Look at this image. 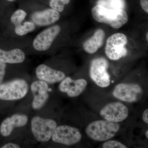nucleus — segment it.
<instances>
[{"instance_id": "nucleus-16", "label": "nucleus", "mask_w": 148, "mask_h": 148, "mask_svg": "<svg viewBox=\"0 0 148 148\" xmlns=\"http://www.w3.org/2000/svg\"><path fill=\"white\" fill-rule=\"evenodd\" d=\"M105 36V32L103 29L96 30L93 36L84 43L83 47L85 51L90 54L97 52L103 45Z\"/></svg>"}, {"instance_id": "nucleus-4", "label": "nucleus", "mask_w": 148, "mask_h": 148, "mask_svg": "<svg viewBox=\"0 0 148 148\" xmlns=\"http://www.w3.org/2000/svg\"><path fill=\"white\" fill-rule=\"evenodd\" d=\"M32 131L35 139L42 143L48 142L52 137L57 123L54 120L34 117L31 121Z\"/></svg>"}, {"instance_id": "nucleus-22", "label": "nucleus", "mask_w": 148, "mask_h": 148, "mask_svg": "<svg viewBox=\"0 0 148 148\" xmlns=\"http://www.w3.org/2000/svg\"><path fill=\"white\" fill-rule=\"evenodd\" d=\"M103 148H127V147L120 142L116 140H109L102 145Z\"/></svg>"}, {"instance_id": "nucleus-26", "label": "nucleus", "mask_w": 148, "mask_h": 148, "mask_svg": "<svg viewBox=\"0 0 148 148\" xmlns=\"http://www.w3.org/2000/svg\"><path fill=\"white\" fill-rule=\"evenodd\" d=\"M143 119L147 124H148V110L146 109L143 112Z\"/></svg>"}, {"instance_id": "nucleus-19", "label": "nucleus", "mask_w": 148, "mask_h": 148, "mask_svg": "<svg viewBox=\"0 0 148 148\" xmlns=\"http://www.w3.org/2000/svg\"><path fill=\"white\" fill-rule=\"evenodd\" d=\"M36 29V26L34 22L26 21L20 25L15 27V32L16 35L23 36L29 32H33Z\"/></svg>"}, {"instance_id": "nucleus-24", "label": "nucleus", "mask_w": 148, "mask_h": 148, "mask_svg": "<svg viewBox=\"0 0 148 148\" xmlns=\"http://www.w3.org/2000/svg\"><path fill=\"white\" fill-rule=\"evenodd\" d=\"M140 5L142 8L148 13V0H140Z\"/></svg>"}, {"instance_id": "nucleus-27", "label": "nucleus", "mask_w": 148, "mask_h": 148, "mask_svg": "<svg viewBox=\"0 0 148 148\" xmlns=\"http://www.w3.org/2000/svg\"><path fill=\"white\" fill-rule=\"evenodd\" d=\"M6 1H7L8 2L12 3L15 1L16 0H6Z\"/></svg>"}, {"instance_id": "nucleus-17", "label": "nucleus", "mask_w": 148, "mask_h": 148, "mask_svg": "<svg viewBox=\"0 0 148 148\" xmlns=\"http://www.w3.org/2000/svg\"><path fill=\"white\" fill-rule=\"evenodd\" d=\"M25 55L19 49L5 51L0 49V62L5 64H20L24 62Z\"/></svg>"}, {"instance_id": "nucleus-12", "label": "nucleus", "mask_w": 148, "mask_h": 148, "mask_svg": "<svg viewBox=\"0 0 148 148\" xmlns=\"http://www.w3.org/2000/svg\"><path fill=\"white\" fill-rule=\"evenodd\" d=\"M87 86V81L84 79L73 80L67 77L61 81L59 89L61 92H66L69 97L74 98L81 95Z\"/></svg>"}, {"instance_id": "nucleus-23", "label": "nucleus", "mask_w": 148, "mask_h": 148, "mask_svg": "<svg viewBox=\"0 0 148 148\" xmlns=\"http://www.w3.org/2000/svg\"><path fill=\"white\" fill-rule=\"evenodd\" d=\"M7 65L5 63L0 62V84L2 82L5 73Z\"/></svg>"}, {"instance_id": "nucleus-10", "label": "nucleus", "mask_w": 148, "mask_h": 148, "mask_svg": "<svg viewBox=\"0 0 148 148\" xmlns=\"http://www.w3.org/2000/svg\"><path fill=\"white\" fill-rule=\"evenodd\" d=\"M61 31L60 26L54 25L40 32L33 40L34 48L38 51H45L49 49Z\"/></svg>"}, {"instance_id": "nucleus-11", "label": "nucleus", "mask_w": 148, "mask_h": 148, "mask_svg": "<svg viewBox=\"0 0 148 148\" xmlns=\"http://www.w3.org/2000/svg\"><path fill=\"white\" fill-rule=\"evenodd\" d=\"M31 90L34 95L32 107L38 110L43 107L49 98V90L47 83L42 80L36 81L31 85Z\"/></svg>"}, {"instance_id": "nucleus-3", "label": "nucleus", "mask_w": 148, "mask_h": 148, "mask_svg": "<svg viewBox=\"0 0 148 148\" xmlns=\"http://www.w3.org/2000/svg\"><path fill=\"white\" fill-rule=\"evenodd\" d=\"M29 90V85L24 79H16L0 84V100L15 101L24 98Z\"/></svg>"}, {"instance_id": "nucleus-7", "label": "nucleus", "mask_w": 148, "mask_h": 148, "mask_svg": "<svg viewBox=\"0 0 148 148\" xmlns=\"http://www.w3.org/2000/svg\"><path fill=\"white\" fill-rule=\"evenodd\" d=\"M115 98L127 103H135L143 97V88L140 85L135 83H121L117 85L113 91Z\"/></svg>"}, {"instance_id": "nucleus-25", "label": "nucleus", "mask_w": 148, "mask_h": 148, "mask_svg": "<svg viewBox=\"0 0 148 148\" xmlns=\"http://www.w3.org/2000/svg\"><path fill=\"white\" fill-rule=\"evenodd\" d=\"M2 148H19L20 146L13 143H9L1 147Z\"/></svg>"}, {"instance_id": "nucleus-8", "label": "nucleus", "mask_w": 148, "mask_h": 148, "mask_svg": "<svg viewBox=\"0 0 148 148\" xmlns=\"http://www.w3.org/2000/svg\"><path fill=\"white\" fill-rule=\"evenodd\" d=\"M82 135L76 127L69 125L57 126L51 138L54 143L71 146L79 143Z\"/></svg>"}, {"instance_id": "nucleus-29", "label": "nucleus", "mask_w": 148, "mask_h": 148, "mask_svg": "<svg viewBox=\"0 0 148 148\" xmlns=\"http://www.w3.org/2000/svg\"><path fill=\"white\" fill-rule=\"evenodd\" d=\"M148 32H147V35H146V39H147V41H148Z\"/></svg>"}, {"instance_id": "nucleus-15", "label": "nucleus", "mask_w": 148, "mask_h": 148, "mask_svg": "<svg viewBox=\"0 0 148 148\" xmlns=\"http://www.w3.org/2000/svg\"><path fill=\"white\" fill-rule=\"evenodd\" d=\"M59 12L52 8H48L32 14L33 22L38 26H47L55 23L60 18Z\"/></svg>"}, {"instance_id": "nucleus-28", "label": "nucleus", "mask_w": 148, "mask_h": 148, "mask_svg": "<svg viewBox=\"0 0 148 148\" xmlns=\"http://www.w3.org/2000/svg\"><path fill=\"white\" fill-rule=\"evenodd\" d=\"M145 136L146 138H148V130H147V131H146L145 132Z\"/></svg>"}, {"instance_id": "nucleus-20", "label": "nucleus", "mask_w": 148, "mask_h": 148, "mask_svg": "<svg viewBox=\"0 0 148 148\" xmlns=\"http://www.w3.org/2000/svg\"><path fill=\"white\" fill-rule=\"evenodd\" d=\"M27 15V13L25 11L22 9L17 10L11 16V21L15 27H16L22 23Z\"/></svg>"}, {"instance_id": "nucleus-2", "label": "nucleus", "mask_w": 148, "mask_h": 148, "mask_svg": "<svg viewBox=\"0 0 148 148\" xmlns=\"http://www.w3.org/2000/svg\"><path fill=\"white\" fill-rule=\"evenodd\" d=\"M118 123L112 122L106 120H99L90 123L85 129L86 135L94 141H107L114 137L119 131Z\"/></svg>"}, {"instance_id": "nucleus-18", "label": "nucleus", "mask_w": 148, "mask_h": 148, "mask_svg": "<svg viewBox=\"0 0 148 148\" xmlns=\"http://www.w3.org/2000/svg\"><path fill=\"white\" fill-rule=\"evenodd\" d=\"M97 5L112 10H124L125 8L124 0H99Z\"/></svg>"}, {"instance_id": "nucleus-1", "label": "nucleus", "mask_w": 148, "mask_h": 148, "mask_svg": "<svg viewBox=\"0 0 148 148\" xmlns=\"http://www.w3.org/2000/svg\"><path fill=\"white\" fill-rule=\"evenodd\" d=\"M91 12L96 21L108 24L114 29L120 28L128 21V15L124 10L109 9L97 5L92 8Z\"/></svg>"}, {"instance_id": "nucleus-13", "label": "nucleus", "mask_w": 148, "mask_h": 148, "mask_svg": "<svg viewBox=\"0 0 148 148\" xmlns=\"http://www.w3.org/2000/svg\"><path fill=\"white\" fill-rule=\"evenodd\" d=\"M36 73L39 79L49 84L60 82L66 77L63 72L52 69L45 64H40L38 66Z\"/></svg>"}, {"instance_id": "nucleus-14", "label": "nucleus", "mask_w": 148, "mask_h": 148, "mask_svg": "<svg viewBox=\"0 0 148 148\" xmlns=\"http://www.w3.org/2000/svg\"><path fill=\"white\" fill-rule=\"evenodd\" d=\"M28 117L26 115L14 114L5 119L2 123L0 132L3 137H8L15 127H22L27 124Z\"/></svg>"}, {"instance_id": "nucleus-6", "label": "nucleus", "mask_w": 148, "mask_h": 148, "mask_svg": "<svg viewBox=\"0 0 148 148\" xmlns=\"http://www.w3.org/2000/svg\"><path fill=\"white\" fill-rule=\"evenodd\" d=\"M108 61L102 57L95 58L91 61L90 77L99 87H107L110 84V77L108 72Z\"/></svg>"}, {"instance_id": "nucleus-9", "label": "nucleus", "mask_w": 148, "mask_h": 148, "mask_svg": "<svg viewBox=\"0 0 148 148\" xmlns=\"http://www.w3.org/2000/svg\"><path fill=\"white\" fill-rule=\"evenodd\" d=\"M100 114L104 119L112 122L124 121L129 115L128 108L119 102H112L101 109Z\"/></svg>"}, {"instance_id": "nucleus-21", "label": "nucleus", "mask_w": 148, "mask_h": 148, "mask_svg": "<svg viewBox=\"0 0 148 148\" xmlns=\"http://www.w3.org/2000/svg\"><path fill=\"white\" fill-rule=\"evenodd\" d=\"M71 0H49V5L51 8L62 12L65 8V5L69 4Z\"/></svg>"}, {"instance_id": "nucleus-5", "label": "nucleus", "mask_w": 148, "mask_h": 148, "mask_svg": "<svg viewBox=\"0 0 148 148\" xmlns=\"http://www.w3.org/2000/svg\"><path fill=\"white\" fill-rule=\"evenodd\" d=\"M127 43V37L124 34L116 33L112 35L106 42L105 53L107 57L117 61L126 56L127 50L125 46Z\"/></svg>"}]
</instances>
